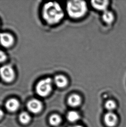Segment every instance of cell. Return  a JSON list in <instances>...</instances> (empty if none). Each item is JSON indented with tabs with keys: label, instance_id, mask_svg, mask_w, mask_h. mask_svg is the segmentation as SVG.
I'll return each mask as SVG.
<instances>
[{
	"label": "cell",
	"instance_id": "15",
	"mask_svg": "<svg viewBox=\"0 0 126 127\" xmlns=\"http://www.w3.org/2000/svg\"><path fill=\"white\" fill-rule=\"evenodd\" d=\"M19 119L22 124H28L31 120V117L27 112H23L20 114Z\"/></svg>",
	"mask_w": 126,
	"mask_h": 127
},
{
	"label": "cell",
	"instance_id": "12",
	"mask_svg": "<svg viewBox=\"0 0 126 127\" xmlns=\"http://www.w3.org/2000/svg\"><path fill=\"white\" fill-rule=\"evenodd\" d=\"M115 17L114 13L110 10H107L103 12L102 19L105 24H111L114 21Z\"/></svg>",
	"mask_w": 126,
	"mask_h": 127
},
{
	"label": "cell",
	"instance_id": "13",
	"mask_svg": "<svg viewBox=\"0 0 126 127\" xmlns=\"http://www.w3.org/2000/svg\"><path fill=\"white\" fill-rule=\"evenodd\" d=\"M80 118V115L77 112L72 111L69 112L67 115V119L70 122H77Z\"/></svg>",
	"mask_w": 126,
	"mask_h": 127
},
{
	"label": "cell",
	"instance_id": "4",
	"mask_svg": "<svg viewBox=\"0 0 126 127\" xmlns=\"http://www.w3.org/2000/svg\"><path fill=\"white\" fill-rule=\"evenodd\" d=\"M0 76L3 81L10 83L15 78V71L10 65H3L0 68Z\"/></svg>",
	"mask_w": 126,
	"mask_h": 127
},
{
	"label": "cell",
	"instance_id": "14",
	"mask_svg": "<svg viewBox=\"0 0 126 127\" xmlns=\"http://www.w3.org/2000/svg\"><path fill=\"white\" fill-rule=\"evenodd\" d=\"M62 119L59 115L54 114L51 116L49 119V122L51 126H56L61 123Z\"/></svg>",
	"mask_w": 126,
	"mask_h": 127
},
{
	"label": "cell",
	"instance_id": "6",
	"mask_svg": "<svg viewBox=\"0 0 126 127\" xmlns=\"http://www.w3.org/2000/svg\"><path fill=\"white\" fill-rule=\"evenodd\" d=\"M14 40L12 35L7 33H0V43L5 48H8L14 44Z\"/></svg>",
	"mask_w": 126,
	"mask_h": 127
},
{
	"label": "cell",
	"instance_id": "1",
	"mask_svg": "<svg viewBox=\"0 0 126 127\" xmlns=\"http://www.w3.org/2000/svg\"><path fill=\"white\" fill-rule=\"evenodd\" d=\"M42 16L44 21L48 24L54 25L63 19L64 13L61 5L56 2L46 3L43 8Z\"/></svg>",
	"mask_w": 126,
	"mask_h": 127
},
{
	"label": "cell",
	"instance_id": "16",
	"mask_svg": "<svg viewBox=\"0 0 126 127\" xmlns=\"http://www.w3.org/2000/svg\"><path fill=\"white\" fill-rule=\"evenodd\" d=\"M105 106L107 109L112 111L116 108V104L115 101L112 100H109L106 102Z\"/></svg>",
	"mask_w": 126,
	"mask_h": 127
},
{
	"label": "cell",
	"instance_id": "7",
	"mask_svg": "<svg viewBox=\"0 0 126 127\" xmlns=\"http://www.w3.org/2000/svg\"><path fill=\"white\" fill-rule=\"evenodd\" d=\"M91 4L92 7L96 10L101 11L103 12L107 10L109 4L108 0H92L91 1Z\"/></svg>",
	"mask_w": 126,
	"mask_h": 127
},
{
	"label": "cell",
	"instance_id": "5",
	"mask_svg": "<svg viewBox=\"0 0 126 127\" xmlns=\"http://www.w3.org/2000/svg\"><path fill=\"white\" fill-rule=\"evenodd\" d=\"M28 110L32 113H39L42 109V103L39 100L33 99L30 100L27 105Z\"/></svg>",
	"mask_w": 126,
	"mask_h": 127
},
{
	"label": "cell",
	"instance_id": "18",
	"mask_svg": "<svg viewBox=\"0 0 126 127\" xmlns=\"http://www.w3.org/2000/svg\"><path fill=\"white\" fill-rule=\"evenodd\" d=\"M3 115L4 113H3V111L1 109H0V119H1L2 118V117H3Z\"/></svg>",
	"mask_w": 126,
	"mask_h": 127
},
{
	"label": "cell",
	"instance_id": "9",
	"mask_svg": "<svg viewBox=\"0 0 126 127\" xmlns=\"http://www.w3.org/2000/svg\"><path fill=\"white\" fill-rule=\"evenodd\" d=\"M53 81V83L59 88L66 87L68 85V79L63 75H58L55 76Z\"/></svg>",
	"mask_w": 126,
	"mask_h": 127
},
{
	"label": "cell",
	"instance_id": "10",
	"mask_svg": "<svg viewBox=\"0 0 126 127\" xmlns=\"http://www.w3.org/2000/svg\"><path fill=\"white\" fill-rule=\"evenodd\" d=\"M19 101L15 98H11L6 102L5 106L9 112H16L20 107Z\"/></svg>",
	"mask_w": 126,
	"mask_h": 127
},
{
	"label": "cell",
	"instance_id": "17",
	"mask_svg": "<svg viewBox=\"0 0 126 127\" xmlns=\"http://www.w3.org/2000/svg\"><path fill=\"white\" fill-rule=\"evenodd\" d=\"M7 55L3 51L0 50V63L4 62L7 60Z\"/></svg>",
	"mask_w": 126,
	"mask_h": 127
},
{
	"label": "cell",
	"instance_id": "19",
	"mask_svg": "<svg viewBox=\"0 0 126 127\" xmlns=\"http://www.w3.org/2000/svg\"><path fill=\"white\" fill-rule=\"evenodd\" d=\"M83 127V126H73V127Z\"/></svg>",
	"mask_w": 126,
	"mask_h": 127
},
{
	"label": "cell",
	"instance_id": "3",
	"mask_svg": "<svg viewBox=\"0 0 126 127\" xmlns=\"http://www.w3.org/2000/svg\"><path fill=\"white\" fill-rule=\"evenodd\" d=\"M53 83V81L50 78L42 80L36 85V93L39 95L43 97L48 96L52 91Z\"/></svg>",
	"mask_w": 126,
	"mask_h": 127
},
{
	"label": "cell",
	"instance_id": "2",
	"mask_svg": "<svg viewBox=\"0 0 126 127\" xmlns=\"http://www.w3.org/2000/svg\"><path fill=\"white\" fill-rule=\"evenodd\" d=\"M66 10L68 16L73 19L84 17L88 11L86 2L84 0H70L67 2Z\"/></svg>",
	"mask_w": 126,
	"mask_h": 127
},
{
	"label": "cell",
	"instance_id": "8",
	"mask_svg": "<svg viewBox=\"0 0 126 127\" xmlns=\"http://www.w3.org/2000/svg\"><path fill=\"white\" fill-rule=\"evenodd\" d=\"M118 120L117 115L112 112H109L106 114L104 117L105 123L108 127H114L117 123Z\"/></svg>",
	"mask_w": 126,
	"mask_h": 127
},
{
	"label": "cell",
	"instance_id": "11",
	"mask_svg": "<svg viewBox=\"0 0 126 127\" xmlns=\"http://www.w3.org/2000/svg\"><path fill=\"white\" fill-rule=\"evenodd\" d=\"M82 99L80 95L77 94L71 95L68 98L67 102L70 106L76 107L79 106L81 103Z\"/></svg>",
	"mask_w": 126,
	"mask_h": 127
}]
</instances>
